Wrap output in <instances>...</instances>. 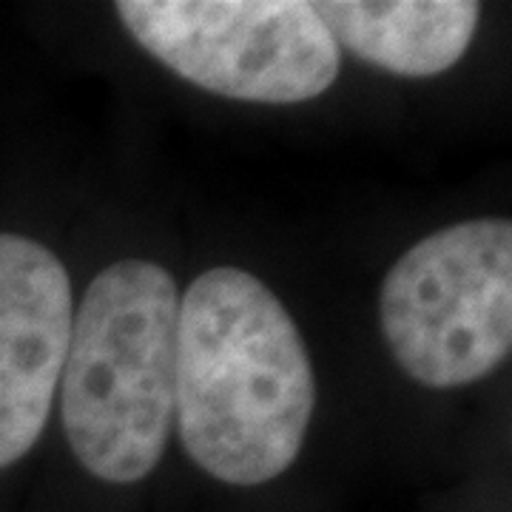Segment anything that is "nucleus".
Wrapping results in <instances>:
<instances>
[{
	"instance_id": "nucleus-3",
	"label": "nucleus",
	"mask_w": 512,
	"mask_h": 512,
	"mask_svg": "<svg viewBox=\"0 0 512 512\" xmlns=\"http://www.w3.org/2000/svg\"><path fill=\"white\" fill-rule=\"evenodd\" d=\"M382 333L413 382H481L512 350V222H456L416 242L387 271Z\"/></svg>"
},
{
	"instance_id": "nucleus-4",
	"label": "nucleus",
	"mask_w": 512,
	"mask_h": 512,
	"mask_svg": "<svg viewBox=\"0 0 512 512\" xmlns=\"http://www.w3.org/2000/svg\"><path fill=\"white\" fill-rule=\"evenodd\" d=\"M148 55L205 92L288 106L333 86L342 52L305 0H120Z\"/></svg>"
},
{
	"instance_id": "nucleus-6",
	"label": "nucleus",
	"mask_w": 512,
	"mask_h": 512,
	"mask_svg": "<svg viewBox=\"0 0 512 512\" xmlns=\"http://www.w3.org/2000/svg\"><path fill=\"white\" fill-rule=\"evenodd\" d=\"M328 32L348 52L402 77L453 69L476 37L473 0H325L313 3Z\"/></svg>"
},
{
	"instance_id": "nucleus-1",
	"label": "nucleus",
	"mask_w": 512,
	"mask_h": 512,
	"mask_svg": "<svg viewBox=\"0 0 512 512\" xmlns=\"http://www.w3.org/2000/svg\"><path fill=\"white\" fill-rule=\"evenodd\" d=\"M316 376L288 308L242 268L200 274L180 302L177 424L191 461L222 484L259 487L302 453Z\"/></svg>"
},
{
	"instance_id": "nucleus-2",
	"label": "nucleus",
	"mask_w": 512,
	"mask_h": 512,
	"mask_svg": "<svg viewBox=\"0 0 512 512\" xmlns=\"http://www.w3.org/2000/svg\"><path fill=\"white\" fill-rule=\"evenodd\" d=\"M180 288L157 262L120 259L94 276L72 319L60 419L94 478L134 484L163 458L177 410Z\"/></svg>"
},
{
	"instance_id": "nucleus-5",
	"label": "nucleus",
	"mask_w": 512,
	"mask_h": 512,
	"mask_svg": "<svg viewBox=\"0 0 512 512\" xmlns=\"http://www.w3.org/2000/svg\"><path fill=\"white\" fill-rule=\"evenodd\" d=\"M72 282L46 245L0 234V470L40 439L72 339Z\"/></svg>"
}]
</instances>
